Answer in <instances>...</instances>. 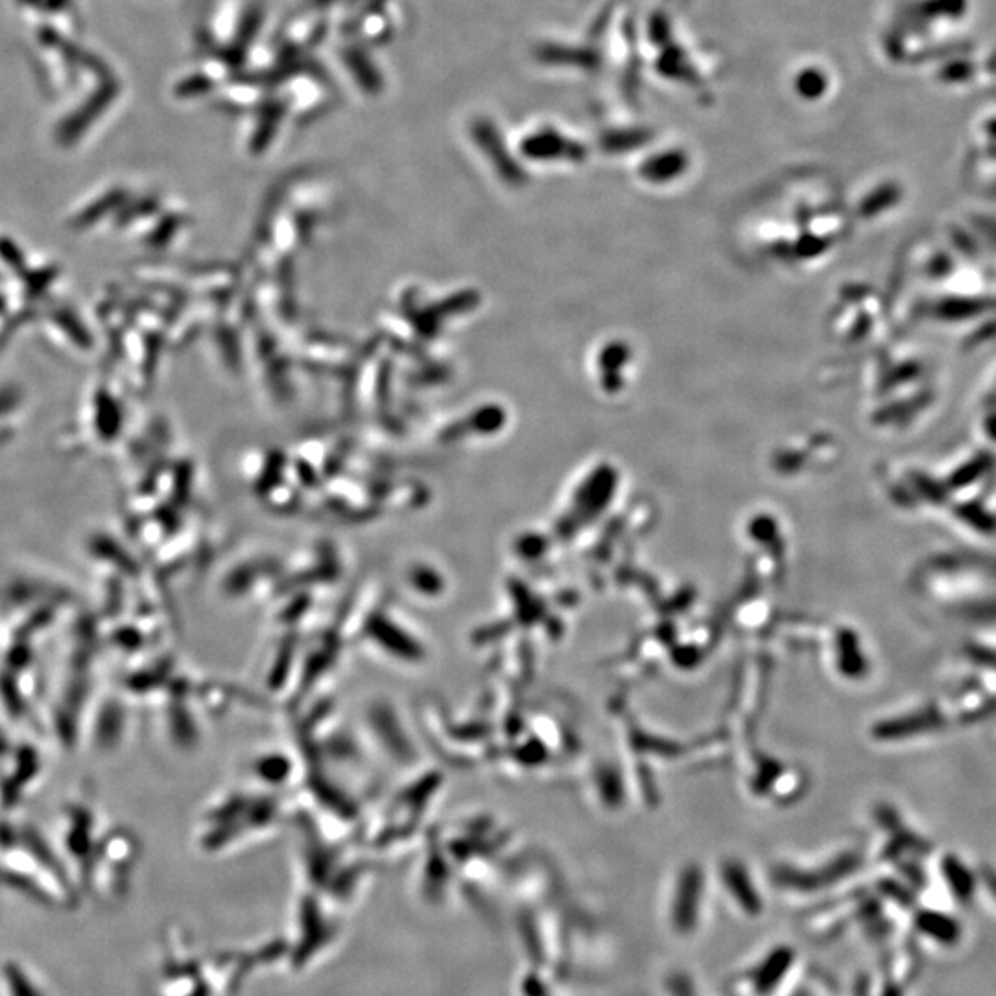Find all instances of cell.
I'll use <instances>...</instances> for the list:
<instances>
[{
  "instance_id": "cell-1",
  "label": "cell",
  "mask_w": 996,
  "mask_h": 996,
  "mask_svg": "<svg viewBox=\"0 0 996 996\" xmlns=\"http://www.w3.org/2000/svg\"><path fill=\"white\" fill-rule=\"evenodd\" d=\"M7 980L12 985V996H41L40 993H35L34 987L30 984L29 978L24 976V973H21L13 965L7 967Z\"/></svg>"
}]
</instances>
